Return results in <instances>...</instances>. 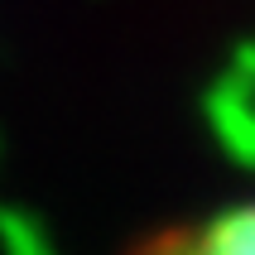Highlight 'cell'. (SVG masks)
<instances>
[{
    "mask_svg": "<svg viewBox=\"0 0 255 255\" xmlns=\"http://www.w3.org/2000/svg\"><path fill=\"white\" fill-rule=\"evenodd\" d=\"M135 255H255V198L227 202L188 227L164 231Z\"/></svg>",
    "mask_w": 255,
    "mask_h": 255,
    "instance_id": "1",
    "label": "cell"
}]
</instances>
